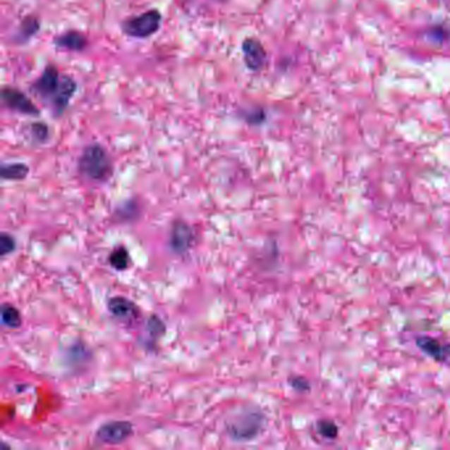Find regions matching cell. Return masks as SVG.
<instances>
[{"label":"cell","instance_id":"6da1fadb","mask_svg":"<svg viewBox=\"0 0 450 450\" xmlns=\"http://www.w3.org/2000/svg\"><path fill=\"white\" fill-rule=\"evenodd\" d=\"M78 172L92 183H107L114 174L113 159L101 144H89L78 159Z\"/></svg>","mask_w":450,"mask_h":450},{"label":"cell","instance_id":"7a4b0ae2","mask_svg":"<svg viewBox=\"0 0 450 450\" xmlns=\"http://www.w3.org/2000/svg\"><path fill=\"white\" fill-rule=\"evenodd\" d=\"M264 416L257 411H245L226 422V433L234 441H251L259 436Z\"/></svg>","mask_w":450,"mask_h":450},{"label":"cell","instance_id":"3957f363","mask_svg":"<svg viewBox=\"0 0 450 450\" xmlns=\"http://www.w3.org/2000/svg\"><path fill=\"white\" fill-rule=\"evenodd\" d=\"M162 21H163V15L159 10H148L136 15L133 18L124 19L122 21V32L133 39H148L151 36L156 35L159 30L162 28Z\"/></svg>","mask_w":450,"mask_h":450},{"label":"cell","instance_id":"277c9868","mask_svg":"<svg viewBox=\"0 0 450 450\" xmlns=\"http://www.w3.org/2000/svg\"><path fill=\"white\" fill-rule=\"evenodd\" d=\"M62 75L63 74L60 73L57 66L54 65L45 66V69L39 75V78L32 82L31 87H30L32 94L36 95L47 106H49L61 87Z\"/></svg>","mask_w":450,"mask_h":450},{"label":"cell","instance_id":"5b68a950","mask_svg":"<svg viewBox=\"0 0 450 450\" xmlns=\"http://www.w3.org/2000/svg\"><path fill=\"white\" fill-rule=\"evenodd\" d=\"M1 101L6 109H8L13 113L27 115V116H40L41 110L36 106V103L31 98L27 97V94L20 92L16 87L4 86L1 89Z\"/></svg>","mask_w":450,"mask_h":450},{"label":"cell","instance_id":"8992f818","mask_svg":"<svg viewBox=\"0 0 450 450\" xmlns=\"http://www.w3.org/2000/svg\"><path fill=\"white\" fill-rule=\"evenodd\" d=\"M133 434V425L130 421L116 420L102 424L95 433V440L104 445H121L131 439Z\"/></svg>","mask_w":450,"mask_h":450},{"label":"cell","instance_id":"52a82bcc","mask_svg":"<svg viewBox=\"0 0 450 450\" xmlns=\"http://www.w3.org/2000/svg\"><path fill=\"white\" fill-rule=\"evenodd\" d=\"M195 242V234L193 227L186 224L183 219L174 221L171 236H169V245L174 254L185 255L190 251Z\"/></svg>","mask_w":450,"mask_h":450},{"label":"cell","instance_id":"ba28073f","mask_svg":"<svg viewBox=\"0 0 450 450\" xmlns=\"http://www.w3.org/2000/svg\"><path fill=\"white\" fill-rule=\"evenodd\" d=\"M242 53L245 68L250 72H260L267 62V51L263 44L255 37H247L242 42Z\"/></svg>","mask_w":450,"mask_h":450},{"label":"cell","instance_id":"9c48e42d","mask_svg":"<svg viewBox=\"0 0 450 450\" xmlns=\"http://www.w3.org/2000/svg\"><path fill=\"white\" fill-rule=\"evenodd\" d=\"M107 309L113 317L121 321H133L140 316V308L127 297L114 296L109 298Z\"/></svg>","mask_w":450,"mask_h":450},{"label":"cell","instance_id":"30bf717a","mask_svg":"<svg viewBox=\"0 0 450 450\" xmlns=\"http://www.w3.org/2000/svg\"><path fill=\"white\" fill-rule=\"evenodd\" d=\"M53 45L57 47L59 49L80 53L87 48L89 40H87L86 35H83L82 32L66 31L57 35L53 39Z\"/></svg>","mask_w":450,"mask_h":450},{"label":"cell","instance_id":"8fae6325","mask_svg":"<svg viewBox=\"0 0 450 450\" xmlns=\"http://www.w3.org/2000/svg\"><path fill=\"white\" fill-rule=\"evenodd\" d=\"M416 343L425 354L440 362H450V346H445L437 339L430 337H419Z\"/></svg>","mask_w":450,"mask_h":450},{"label":"cell","instance_id":"7c38bea8","mask_svg":"<svg viewBox=\"0 0 450 450\" xmlns=\"http://www.w3.org/2000/svg\"><path fill=\"white\" fill-rule=\"evenodd\" d=\"M40 28V20L36 16H27L21 21L20 27L15 36V41L18 44H27L39 33Z\"/></svg>","mask_w":450,"mask_h":450},{"label":"cell","instance_id":"4fadbf2b","mask_svg":"<svg viewBox=\"0 0 450 450\" xmlns=\"http://www.w3.org/2000/svg\"><path fill=\"white\" fill-rule=\"evenodd\" d=\"M92 358V350L82 342L73 343L66 351V360L71 366L77 367L78 365H86Z\"/></svg>","mask_w":450,"mask_h":450},{"label":"cell","instance_id":"5bb4252c","mask_svg":"<svg viewBox=\"0 0 450 450\" xmlns=\"http://www.w3.org/2000/svg\"><path fill=\"white\" fill-rule=\"evenodd\" d=\"M30 174V166L24 163H3L0 168V176L8 181H23Z\"/></svg>","mask_w":450,"mask_h":450},{"label":"cell","instance_id":"9a60e30c","mask_svg":"<svg viewBox=\"0 0 450 450\" xmlns=\"http://www.w3.org/2000/svg\"><path fill=\"white\" fill-rule=\"evenodd\" d=\"M109 264L116 271H126L133 264V259L130 255V251L124 245L115 247L111 254L109 256Z\"/></svg>","mask_w":450,"mask_h":450},{"label":"cell","instance_id":"2e32d148","mask_svg":"<svg viewBox=\"0 0 450 450\" xmlns=\"http://www.w3.org/2000/svg\"><path fill=\"white\" fill-rule=\"evenodd\" d=\"M28 138L31 139L32 143L45 144L51 140V128L45 122H33L27 126Z\"/></svg>","mask_w":450,"mask_h":450},{"label":"cell","instance_id":"e0dca14e","mask_svg":"<svg viewBox=\"0 0 450 450\" xmlns=\"http://www.w3.org/2000/svg\"><path fill=\"white\" fill-rule=\"evenodd\" d=\"M1 324L10 329H19L23 325L20 310L11 304L1 305Z\"/></svg>","mask_w":450,"mask_h":450},{"label":"cell","instance_id":"ac0fdd59","mask_svg":"<svg viewBox=\"0 0 450 450\" xmlns=\"http://www.w3.org/2000/svg\"><path fill=\"white\" fill-rule=\"evenodd\" d=\"M139 213H140V206L135 200H128L115 209V215L118 221H122V222H131L139 217Z\"/></svg>","mask_w":450,"mask_h":450},{"label":"cell","instance_id":"d6986e66","mask_svg":"<svg viewBox=\"0 0 450 450\" xmlns=\"http://www.w3.org/2000/svg\"><path fill=\"white\" fill-rule=\"evenodd\" d=\"M147 332L150 334L152 343H154L157 339L164 337L166 327H165V324L162 318L156 315H151L147 320Z\"/></svg>","mask_w":450,"mask_h":450},{"label":"cell","instance_id":"ffe728a7","mask_svg":"<svg viewBox=\"0 0 450 450\" xmlns=\"http://www.w3.org/2000/svg\"><path fill=\"white\" fill-rule=\"evenodd\" d=\"M16 239L10 233L3 231L0 234V255L7 256L16 250Z\"/></svg>","mask_w":450,"mask_h":450},{"label":"cell","instance_id":"44dd1931","mask_svg":"<svg viewBox=\"0 0 450 450\" xmlns=\"http://www.w3.org/2000/svg\"><path fill=\"white\" fill-rule=\"evenodd\" d=\"M318 433L325 439H336L338 434L337 427L330 421H320L317 424Z\"/></svg>","mask_w":450,"mask_h":450},{"label":"cell","instance_id":"7402d4cb","mask_svg":"<svg viewBox=\"0 0 450 450\" xmlns=\"http://www.w3.org/2000/svg\"><path fill=\"white\" fill-rule=\"evenodd\" d=\"M257 111H259V110H251L250 113L243 111V113H242V118H243L245 122L248 123V124H251V126L260 124V123L263 122V121L266 119V114L263 113V111H260V113L256 115Z\"/></svg>","mask_w":450,"mask_h":450},{"label":"cell","instance_id":"603a6c76","mask_svg":"<svg viewBox=\"0 0 450 450\" xmlns=\"http://www.w3.org/2000/svg\"><path fill=\"white\" fill-rule=\"evenodd\" d=\"M289 383H291L292 389H295L296 391H300V392H304V391H308V389H309V383H308L307 379L297 377V378L291 379V380H289Z\"/></svg>","mask_w":450,"mask_h":450}]
</instances>
